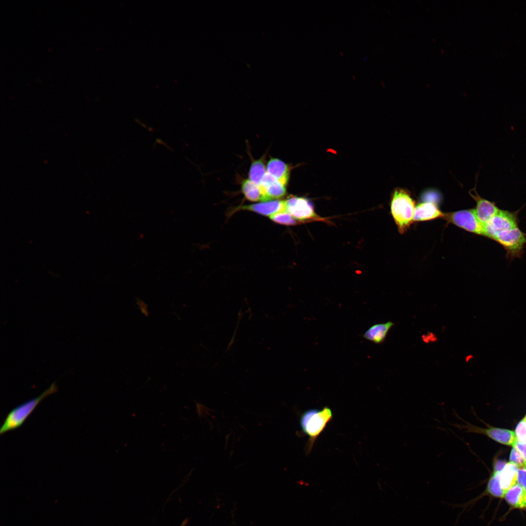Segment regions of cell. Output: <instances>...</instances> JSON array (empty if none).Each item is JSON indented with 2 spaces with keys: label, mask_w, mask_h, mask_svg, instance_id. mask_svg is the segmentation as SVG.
Wrapping results in <instances>:
<instances>
[{
  "label": "cell",
  "mask_w": 526,
  "mask_h": 526,
  "mask_svg": "<svg viewBox=\"0 0 526 526\" xmlns=\"http://www.w3.org/2000/svg\"><path fill=\"white\" fill-rule=\"evenodd\" d=\"M57 390L56 382H54L39 396L32 398L12 410L6 415L0 427V434L20 427L43 399L57 392Z\"/></svg>",
  "instance_id": "1"
},
{
  "label": "cell",
  "mask_w": 526,
  "mask_h": 526,
  "mask_svg": "<svg viewBox=\"0 0 526 526\" xmlns=\"http://www.w3.org/2000/svg\"><path fill=\"white\" fill-rule=\"evenodd\" d=\"M415 202L408 191L397 188L391 202V211L400 233H404L413 222Z\"/></svg>",
  "instance_id": "2"
},
{
  "label": "cell",
  "mask_w": 526,
  "mask_h": 526,
  "mask_svg": "<svg viewBox=\"0 0 526 526\" xmlns=\"http://www.w3.org/2000/svg\"><path fill=\"white\" fill-rule=\"evenodd\" d=\"M332 418V410L327 406L321 410L310 409L301 414L300 426L302 432L309 437L308 449H311L317 438Z\"/></svg>",
  "instance_id": "3"
},
{
  "label": "cell",
  "mask_w": 526,
  "mask_h": 526,
  "mask_svg": "<svg viewBox=\"0 0 526 526\" xmlns=\"http://www.w3.org/2000/svg\"><path fill=\"white\" fill-rule=\"evenodd\" d=\"M506 250V257L511 261L521 258L526 247V233L519 227L502 232L493 239Z\"/></svg>",
  "instance_id": "4"
},
{
  "label": "cell",
  "mask_w": 526,
  "mask_h": 526,
  "mask_svg": "<svg viewBox=\"0 0 526 526\" xmlns=\"http://www.w3.org/2000/svg\"><path fill=\"white\" fill-rule=\"evenodd\" d=\"M515 211L500 209L498 213L484 225L485 237L493 240L499 233L518 227V214Z\"/></svg>",
  "instance_id": "5"
},
{
  "label": "cell",
  "mask_w": 526,
  "mask_h": 526,
  "mask_svg": "<svg viewBox=\"0 0 526 526\" xmlns=\"http://www.w3.org/2000/svg\"><path fill=\"white\" fill-rule=\"evenodd\" d=\"M464 424H452L455 427L464 430L465 432L475 433L485 435L492 440L507 446H513L517 440L515 432L513 431L493 427L483 428L474 426L461 419L457 415Z\"/></svg>",
  "instance_id": "6"
},
{
  "label": "cell",
  "mask_w": 526,
  "mask_h": 526,
  "mask_svg": "<svg viewBox=\"0 0 526 526\" xmlns=\"http://www.w3.org/2000/svg\"><path fill=\"white\" fill-rule=\"evenodd\" d=\"M444 218L468 231L485 236L484 225L478 219L474 208L444 213Z\"/></svg>",
  "instance_id": "7"
},
{
  "label": "cell",
  "mask_w": 526,
  "mask_h": 526,
  "mask_svg": "<svg viewBox=\"0 0 526 526\" xmlns=\"http://www.w3.org/2000/svg\"><path fill=\"white\" fill-rule=\"evenodd\" d=\"M285 204L286 211L299 222L324 220L315 212L312 204L306 198L291 196L285 200Z\"/></svg>",
  "instance_id": "8"
},
{
  "label": "cell",
  "mask_w": 526,
  "mask_h": 526,
  "mask_svg": "<svg viewBox=\"0 0 526 526\" xmlns=\"http://www.w3.org/2000/svg\"><path fill=\"white\" fill-rule=\"evenodd\" d=\"M238 210L251 211L262 215L270 216L276 213L286 211L285 200H271L238 206L232 210L231 214Z\"/></svg>",
  "instance_id": "9"
},
{
  "label": "cell",
  "mask_w": 526,
  "mask_h": 526,
  "mask_svg": "<svg viewBox=\"0 0 526 526\" xmlns=\"http://www.w3.org/2000/svg\"><path fill=\"white\" fill-rule=\"evenodd\" d=\"M470 195L476 202L474 208L479 221L484 225L499 211L500 208L494 202L481 197L477 193L476 188L469 191Z\"/></svg>",
  "instance_id": "10"
},
{
  "label": "cell",
  "mask_w": 526,
  "mask_h": 526,
  "mask_svg": "<svg viewBox=\"0 0 526 526\" xmlns=\"http://www.w3.org/2000/svg\"><path fill=\"white\" fill-rule=\"evenodd\" d=\"M266 201L278 200L285 195L286 185L266 172L260 185Z\"/></svg>",
  "instance_id": "11"
},
{
  "label": "cell",
  "mask_w": 526,
  "mask_h": 526,
  "mask_svg": "<svg viewBox=\"0 0 526 526\" xmlns=\"http://www.w3.org/2000/svg\"><path fill=\"white\" fill-rule=\"evenodd\" d=\"M394 325V323L391 321L374 324L363 334V338L375 344H381L385 340Z\"/></svg>",
  "instance_id": "12"
},
{
  "label": "cell",
  "mask_w": 526,
  "mask_h": 526,
  "mask_svg": "<svg viewBox=\"0 0 526 526\" xmlns=\"http://www.w3.org/2000/svg\"><path fill=\"white\" fill-rule=\"evenodd\" d=\"M443 213L432 202H424L419 204L415 207L413 222L424 221L438 218H444Z\"/></svg>",
  "instance_id": "13"
},
{
  "label": "cell",
  "mask_w": 526,
  "mask_h": 526,
  "mask_svg": "<svg viewBox=\"0 0 526 526\" xmlns=\"http://www.w3.org/2000/svg\"><path fill=\"white\" fill-rule=\"evenodd\" d=\"M290 170L289 165L277 158H271L266 166L267 172L284 185L289 180Z\"/></svg>",
  "instance_id": "14"
},
{
  "label": "cell",
  "mask_w": 526,
  "mask_h": 526,
  "mask_svg": "<svg viewBox=\"0 0 526 526\" xmlns=\"http://www.w3.org/2000/svg\"><path fill=\"white\" fill-rule=\"evenodd\" d=\"M518 467L514 463L507 462L499 472V480L503 490L506 492L511 487L517 483Z\"/></svg>",
  "instance_id": "15"
},
{
  "label": "cell",
  "mask_w": 526,
  "mask_h": 526,
  "mask_svg": "<svg viewBox=\"0 0 526 526\" xmlns=\"http://www.w3.org/2000/svg\"><path fill=\"white\" fill-rule=\"evenodd\" d=\"M504 498L510 506L526 509V491L517 483L506 491Z\"/></svg>",
  "instance_id": "16"
},
{
  "label": "cell",
  "mask_w": 526,
  "mask_h": 526,
  "mask_svg": "<svg viewBox=\"0 0 526 526\" xmlns=\"http://www.w3.org/2000/svg\"><path fill=\"white\" fill-rule=\"evenodd\" d=\"M242 192L246 199L251 202L266 201L262 188L248 179H244L241 183Z\"/></svg>",
  "instance_id": "17"
},
{
  "label": "cell",
  "mask_w": 526,
  "mask_h": 526,
  "mask_svg": "<svg viewBox=\"0 0 526 526\" xmlns=\"http://www.w3.org/2000/svg\"><path fill=\"white\" fill-rule=\"evenodd\" d=\"M265 157V155H263L258 159L252 160L249 171V179L258 185H260L267 172Z\"/></svg>",
  "instance_id": "18"
},
{
  "label": "cell",
  "mask_w": 526,
  "mask_h": 526,
  "mask_svg": "<svg viewBox=\"0 0 526 526\" xmlns=\"http://www.w3.org/2000/svg\"><path fill=\"white\" fill-rule=\"evenodd\" d=\"M499 472L493 471L488 482L486 488L480 496L488 494L497 498H504L505 492L502 488L500 484Z\"/></svg>",
  "instance_id": "19"
},
{
  "label": "cell",
  "mask_w": 526,
  "mask_h": 526,
  "mask_svg": "<svg viewBox=\"0 0 526 526\" xmlns=\"http://www.w3.org/2000/svg\"><path fill=\"white\" fill-rule=\"evenodd\" d=\"M269 218L275 223L286 225H294L299 222L286 211L276 213L269 216Z\"/></svg>",
  "instance_id": "20"
},
{
  "label": "cell",
  "mask_w": 526,
  "mask_h": 526,
  "mask_svg": "<svg viewBox=\"0 0 526 526\" xmlns=\"http://www.w3.org/2000/svg\"><path fill=\"white\" fill-rule=\"evenodd\" d=\"M514 432L517 440L526 443V419L525 416L517 424Z\"/></svg>",
  "instance_id": "21"
},
{
  "label": "cell",
  "mask_w": 526,
  "mask_h": 526,
  "mask_svg": "<svg viewBox=\"0 0 526 526\" xmlns=\"http://www.w3.org/2000/svg\"><path fill=\"white\" fill-rule=\"evenodd\" d=\"M509 462H511L518 466V468L525 467L524 458L518 450L514 446H512L509 456Z\"/></svg>",
  "instance_id": "22"
},
{
  "label": "cell",
  "mask_w": 526,
  "mask_h": 526,
  "mask_svg": "<svg viewBox=\"0 0 526 526\" xmlns=\"http://www.w3.org/2000/svg\"><path fill=\"white\" fill-rule=\"evenodd\" d=\"M517 484L526 491V468H518L517 473Z\"/></svg>",
  "instance_id": "23"
},
{
  "label": "cell",
  "mask_w": 526,
  "mask_h": 526,
  "mask_svg": "<svg viewBox=\"0 0 526 526\" xmlns=\"http://www.w3.org/2000/svg\"><path fill=\"white\" fill-rule=\"evenodd\" d=\"M514 446L521 453L524 460L525 468H526V443L516 440Z\"/></svg>",
  "instance_id": "24"
},
{
  "label": "cell",
  "mask_w": 526,
  "mask_h": 526,
  "mask_svg": "<svg viewBox=\"0 0 526 526\" xmlns=\"http://www.w3.org/2000/svg\"><path fill=\"white\" fill-rule=\"evenodd\" d=\"M507 463L504 461L498 460L493 464V471L500 472Z\"/></svg>",
  "instance_id": "25"
},
{
  "label": "cell",
  "mask_w": 526,
  "mask_h": 526,
  "mask_svg": "<svg viewBox=\"0 0 526 526\" xmlns=\"http://www.w3.org/2000/svg\"><path fill=\"white\" fill-rule=\"evenodd\" d=\"M525 417H526V415H525Z\"/></svg>",
  "instance_id": "26"
}]
</instances>
